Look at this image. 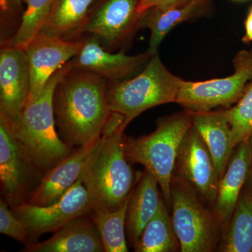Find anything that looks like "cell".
<instances>
[{"label": "cell", "mask_w": 252, "mask_h": 252, "mask_svg": "<svg viewBox=\"0 0 252 252\" xmlns=\"http://www.w3.org/2000/svg\"><path fill=\"white\" fill-rule=\"evenodd\" d=\"M250 140H251L252 142V135L251 138H250ZM250 177H251V185H252V165H251V169H250Z\"/></svg>", "instance_id": "31"}, {"label": "cell", "mask_w": 252, "mask_h": 252, "mask_svg": "<svg viewBox=\"0 0 252 252\" xmlns=\"http://www.w3.org/2000/svg\"><path fill=\"white\" fill-rule=\"evenodd\" d=\"M245 33L243 38V42H252V14H248L245 22Z\"/></svg>", "instance_id": "30"}, {"label": "cell", "mask_w": 252, "mask_h": 252, "mask_svg": "<svg viewBox=\"0 0 252 252\" xmlns=\"http://www.w3.org/2000/svg\"><path fill=\"white\" fill-rule=\"evenodd\" d=\"M249 13H250V14H252V6L251 9H250V11H249Z\"/></svg>", "instance_id": "32"}, {"label": "cell", "mask_w": 252, "mask_h": 252, "mask_svg": "<svg viewBox=\"0 0 252 252\" xmlns=\"http://www.w3.org/2000/svg\"><path fill=\"white\" fill-rule=\"evenodd\" d=\"M190 114L193 125L210 151L220 179L224 174L233 150L231 128L225 109Z\"/></svg>", "instance_id": "20"}, {"label": "cell", "mask_w": 252, "mask_h": 252, "mask_svg": "<svg viewBox=\"0 0 252 252\" xmlns=\"http://www.w3.org/2000/svg\"><path fill=\"white\" fill-rule=\"evenodd\" d=\"M208 0H185L165 7H154L141 14L140 28H147L151 36L147 52L154 55L164 38L170 31L181 24L200 16L205 11Z\"/></svg>", "instance_id": "18"}, {"label": "cell", "mask_w": 252, "mask_h": 252, "mask_svg": "<svg viewBox=\"0 0 252 252\" xmlns=\"http://www.w3.org/2000/svg\"><path fill=\"white\" fill-rule=\"evenodd\" d=\"M140 0H107L89 16L84 32L97 37L104 49L126 45L140 29Z\"/></svg>", "instance_id": "11"}, {"label": "cell", "mask_w": 252, "mask_h": 252, "mask_svg": "<svg viewBox=\"0 0 252 252\" xmlns=\"http://www.w3.org/2000/svg\"><path fill=\"white\" fill-rule=\"evenodd\" d=\"M187 111L161 118L156 130L138 138L124 135V149L129 162L143 165L158 182L166 205H171V183L181 142L191 127Z\"/></svg>", "instance_id": "4"}, {"label": "cell", "mask_w": 252, "mask_h": 252, "mask_svg": "<svg viewBox=\"0 0 252 252\" xmlns=\"http://www.w3.org/2000/svg\"><path fill=\"white\" fill-rule=\"evenodd\" d=\"M172 220L182 252H210L216 248L220 224L215 214L200 203L197 193L173 176Z\"/></svg>", "instance_id": "6"}, {"label": "cell", "mask_w": 252, "mask_h": 252, "mask_svg": "<svg viewBox=\"0 0 252 252\" xmlns=\"http://www.w3.org/2000/svg\"><path fill=\"white\" fill-rule=\"evenodd\" d=\"M173 176L215 205L220 178L211 154L193 124L181 142Z\"/></svg>", "instance_id": "10"}, {"label": "cell", "mask_w": 252, "mask_h": 252, "mask_svg": "<svg viewBox=\"0 0 252 252\" xmlns=\"http://www.w3.org/2000/svg\"><path fill=\"white\" fill-rule=\"evenodd\" d=\"M109 81L86 71L71 69L55 89L54 110L61 138L83 147L100 137L110 112Z\"/></svg>", "instance_id": "1"}, {"label": "cell", "mask_w": 252, "mask_h": 252, "mask_svg": "<svg viewBox=\"0 0 252 252\" xmlns=\"http://www.w3.org/2000/svg\"><path fill=\"white\" fill-rule=\"evenodd\" d=\"M125 129L112 136H100L81 181L93 210L115 211L124 205L135 187L137 177L124 149Z\"/></svg>", "instance_id": "3"}, {"label": "cell", "mask_w": 252, "mask_h": 252, "mask_svg": "<svg viewBox=\"0 0 252 252\" xmlns=\"http://www.w3.org/2000/svg\"><path fill=\"white\" fill-rule=\"evenodd\" d=\"M84 41L64 40L42 32L33 38L25 49L31 78L28 99L39 93L58 69L80 52Z\"/></svg>", "instance_id": "12"}, {"label": "cell", "mask_w": 252, "mask_h": 252, "mask_svg": "<svg viewBox=\"0 0 252 252\" xmlns=\"http://www.w3.org/2000/svg\"><path fill=\"white\" fill-rule=\"evenodd\" d=\"M26 252H103L102 240L90 215L74 219L48 240L28 243Z\"/></svg>", "instance_id": "17"}, {"label": "cell", "mask_w": 252, "mask_h": 252, "mask_svg": "<svg viewBox=\"0 0 252 252\" xmlns=\"http://www.w3.org/2000/svg\"><path fill=\"white\" fill-rule=\"evenodd\" d=\"M71 69L69 61L53 74L39 93L28 99L17 119L9 122L6 119L33 165L44 175L72 152L56 131L54 110L55 89Z\"/></svg>", "instance_id": "2"}, {"label": "cell", "mask_w": 252, "mask_h": 252, "mask_svg": "<svg viewBox=\"0 0 252 252\" xmlns=\"http://www.w3.org/2000/svg\"><path fill=\"white\" fill-rule=\"evenodd\" d=\"M56 0H23L26 9L21 23L12 35L1 41V46L7 45L26 49L34 36L45 26Z\"/></svg>", "instance_id": "25"}, {"label": "cell", "mask_w": 252, "mask_h": 252, "mask_svg": "<svg viewBox=\"0 0 252 252\" xmlns=\"http://www.w3.org/2000/svg\"><path fill=\"white\" fill-rule=\"evenodd\" d=\"M238 147L219 183L214 214L220 226L229 223L251 169V140L245 141Z\"/></svg>", "instance_id": "16"}, {"label": "cell", "mask_w": 252, "mask_h": 252, "mask_svg": "<svg viewBox=\"0 0 252 252\" xmlns=\"http://www.w3.org/2000/svg\"><path fill=\"white\" fill-rule=\"evenodd\" d=\"M232 133L233 149L251 138L252 135V81L238 103L225 109Z\"/></svg>", "instance_id": "26"}, {"label": "cell", "mask_w": 252, "mask_h": 252, "mask_svg": "<svg viewBox=\"0 0 252 252\" xmlns=\"http://www.w3.org/2000/svg\"><path fill=\"white\" fill-rule=\"evenodd\" d=\"M39 174L9 121L0 114V185L3 199L11 208L27 201L32 182Z\"/></svg>", "instance_id": "9"}, {"label": "cell", "mask_w": 252, "mask_h": 252, "mask_svg": "<svg viewBox=\"0 0 252 252\" xmlns=\"http://www.w3.org/2000/svg\"><path fill=\"white\" fill-rule=\"evenodd\" d=\"M180 250L172 217L161 199L154 216L146 225L134 250L136 252H173Z\"/></svg>", "instance_id": "22"}, {"label": "cell", "mask_w": 252, "mask_h": 252, "mask_svg": "<svg viewBox=\"0 0 252 252\" xmlns=\"http://www.w3.org/2000/svg\"><path fill=\"white\" fill-rule=\"evenodd\" d=\"M185 0H140L137 11L140 15L144 11L154 7H165L177 4Z\"/></svg>", "instance_id": "29"}, {"label": "cell", "mask_w": 252, "mask_h": 252, "mask_svg": "<svg viewBox=\"0 0 252 252\" xmlns=\"http://www.w3.org/2000/svg\"><path fill=\"white\" fill-rule=\"evenodd\" d=\"M131 193L124 205L115 211L93 210L91 213V219L98 231L104 252H128L126 239V220Z\"/></svg>", "instance_id": "24"}, {"label": "cell", "mask_w": 252, "mask_h": 252, "mask_svg": "<svg viewBox=\"0 0 252 252\" xmlns=\"http://www.w3.org/2000/svg\"><path fill=\"white\" fill-rule=\"evenodd\" d=\"M0 233L20 243L27 244L29 240L27 225L14 215L2 198L0 200Z\"/></svg>", "instance_id": "27"}, {"label": "cell", "mask_w": 252, "mask_h": 252, "mask_svg": "<svg viewBox=\"0 0 252 252\" xmlns=\"http://www.w3.org/2000/svg\"><path fill=\"white\" fill-rule=\"evenodd\" d=\"M99 142L100 137L79 147L46 172L26 202L33 205H48L59 200L81 178Z\"/></svg>", "instance_id": "15"}, {"label": "cell", "mask_w": 252, "mask_h": 252, "mask_svg": "<svg viewBox=\"0 0 252 252\" xmlns=\"http://www.w3.org/2000/svg\"><path fill=\"white\" fill-rule=\"evenodd\" d=\"M152 55L128 56L124 51L112 54L92 35L85 39L80 52L70 61L72 69L97 74L108 81H121L131 78L148 63Z\"/></svg>", "instance_id": "14"}, {"label": "cell", "mask_w": 252, "mask_h": 252, "mask_svg": "<svg viewBox=\"0 0 252 252\" xmlns=\"http://www.w3.org/2000/svg\"><path fill=\"white\" fill-rule=\"evenodd\" d=\"M182 80L165 67L158 53L135 77L109 81L110 110L124 115L128 125L148 109L175 102Z\"/></svg>", "instance_id": "5"}, {"label": "cell", "mask_w": 252, "mask_h": 252, "mask_svg": "<svg viewBox=\"0 0 252 252\" xmlns=\"http://www.w3.org/2000/svg\"><path fill=\"white\" fill-rule=\"evenodd\" d=\"M11 210L27 225L29 243L36 241L46 233H55L71 220L90 215L93 211L81 177L59 200L51 205H36L24 202Z\"/></svg>", "instance_id": "8"}, {"label": "cell", "mask_w": 252, "mask_h": 252, "mask_svg": "<svg viewBox=\"0 0 252 252\" xmlns=\"http://www.w3.org/2000/svg\"><path fill=\"white\" fill-rule=\"evenodd\" d=\"M31 91L26 50L2 45L0 51V114L9 122L22 113Z\"/></svg>", "instance_id": "13"}, {"label": "cell", "mask_w": 252, "mask_h": 252, "mask_svg": "<svg viewBox=\"0 0 252 252\" xmlns=\"http://www.w3.org/2000/svg\"><path fill=\"white\" fill-rule=\"evenodd\" d=\"M158 186L154 176L144 169L132 189L126 212V231L129 245L133 248L160 205Z\"/></svg>", "instance_id": "19"}, {"label": "cell", "mask_w": 252, "mask_h": 252, "mask_svg": "<svg viewBox=\"0 0 252 252\" xmlns=\"http://www.w3.org/2000/svg\"><path fill=\"white\" fill-rule=\"evenodd\" d=\"M94 0H56L40 32L67 41L80 40Z\"/></svg>", "instance_id": "21"}, {"label": "cell", "mask_w": 252, "mask_h": 252, "mask_svg": "<svg viewBox=\"0 0 252 252\" xmlns=\"http://www.w3.org/2000/svg\"><path fill=\"white\" fill-rule=\"evenodd\" d=\"M220 251L252 252V193L240 197L228 223Z\"/></svg>", "instance_id": "23"}, {"label": "cell", "mask_w": 252, "mask_h": 252, "mask_svg": "<svg viewBox=\"0 0 252 252\" xmlns=\"http://www.w3.org/2000/svg\"><path fill=\"white\" fill-rule=\"evenodd\" d=\"M23 0H0L1 5V33L5 28L11 27L15 16L19 12L21 2Z\"/></svg>", "instance_id": "28"}, {"label": "cell", "mask_w": 252, "mask_h": 252, "mask_svg": "<svg viewBox=\"0 0 252 252\" xmlns=\"http://www.w3.org/2000/svg\"><path fill=\"white\" fill-rule=\"evenodd\" d=\"M234 72L210 80H182L176 103L190 113L205 112L238 102L252 81V47L242 50L233 60Z\"/></svg>", "instance_id": "7"}]
</instances>
